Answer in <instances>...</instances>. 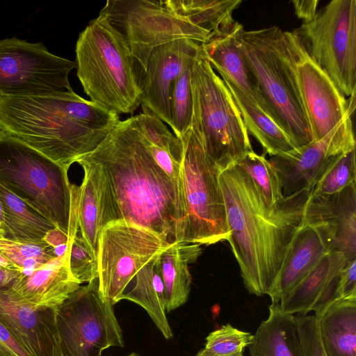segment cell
Returning <instances> with one entry per match:
<instances>
[{
	"instance_id": "1",
	"label": "cell",
	"mask_w": 356,
	"mask_h": 356,
	"mask_svg": "<svg viewBox=\"0 0 356 356\" xmlns=\"http://www.w3.org/2000/svg\"><path fill=\"white\" fill-rule=\"evenodd\" d=\"M76 163L91 175L100 232L110 222L122 221L175 241L184 216L181 202L132 116L120 120L94 151Z\"/></svg>"
},
{
	"instance_id": "2",
	"label": "cell",
	"mask_w": 356,
	"mask_h": 356,
	"mask_svg": "<svg viewBox=\"0 0 356 356\" xmlns=\"http://www.w3.org/2000/svg\"><path fill=\"white\" fill-rule=\"evenodd\" d=\"M229 236L247 291L267 295L285 250L303 218L309 191L296 193L269 207L257 187L238 164L219 176Z\"/></svg>"
},
{
	"instance_id": "3",
	"label": "cell",
	"mask_w": 356,
	"mask_h": 356,
	"mask_svg": "<svg viewBox=\"0 0 356 356\" xmlns=\"http://www.w3.org/2000/svg\"><path fill=\"white\" fill-rule=\"evenodd\" d=\"M119 121L118 114L73 90L0 97V133L67 170L94 151Z\"/></svg>"
},
{
	"instance_id": "4",
	"label": "cell",
	"mask_w": 356,
	"mask_h": 356,
	"mask_svg": "<svg viewBox=\"0 0 356 356\" xmlns=\"http://www.w3.org/2000/svg\"><path fill=\"white\" fill-rule=\"evenodd\" d=\"M245 62L256 85L263 111L295 148L312 141L284 31L277 26L239 35Z\"/></svg>"
},
{
	"instance_id": "5",
	"label": "cell",
	"mask_w": 356,
	"mask_h": 356,
	"mask_svg": "<svg viewBox=\"0 0 356 356\" xmlns=\"http://www.w3.org/2000/svg\"><path fill=\"white\" fill-rule=\"evenodd\" d=\"M76 75L90 101L117 114H133L141 104L134 58L122 36L99 15L79 33Z\"/></svg>"
},
{
	"instance_id": "6",
	"label": "cell",
	"mask_w": 356,
	"mask_h": 356,
	"mask_svg": "<svg viewBox=\"0 0 356 356\" xmlns=\"http://www.w3.org/2000/svg\"><path fill=\"white\" fill-rule=\"evenodd\" d=\"M68 170L0 133V184L72 237L77 234L79 186Z\"/></svg>"
},
{
	"instance_id": "7",
	"label": "cell",
	"mask_w": 356,
	"mask_h": 356,
	"mask_svg": "<svg viewBox=\"0 0 356 356\" xmlns=\"http://www.w3.org/2000/svg\"><path fill=\"white\" fill-rule=\"evenodd\" d=\"M191 129L221 171L253 151L232 95L201 50L191 74Z\"/></svg>"
},
{
	"instance_id": "8",
	"label": "cell",
	"mask_w": 356,
	"mask_h": 356,
	"mask_svg": "<svg viewBox=\"0 0 356 356\" xmlns=\"http://www.w3.org/2000/svg\"><path fill=\"white\" fill-rule=\"evenodd\" d=\"M180 139L186 211L175 241L209 245L227 241L222 171L191 128Z\"/></svg>"
},
{
	"instance_id": "9",
	"label": "cell",
	"mask_w": 356,
	"mask_h": 356,
	"mask_svg": "<svg viewBox=\"0 0 356 356\" xmlns=\"http://www.w3.org/2000/svg\"><path fill=\"white\" fill-rule=\"evenodd\" d=\"M293 32L345 96L356 93L355 0L330 1Z\"/></svg>"
},
{
	"instance_id": "10",
	"label": "cell",
	"mask_w": 356,
	"mask_h": 356,
	"mask_svg": "<svg viewBox=\"0 0 356 356\" xmlns=\"http://www.w3.org/2000/svg\"><path fill=\"white\" fill-rule=\"evenodd\" d=\"M99 14L122 36L143 70L154 48L181 39L203 44L211 35L161 1L108 0Z\"/></svg>"
},
{
	"instance_id": "11",
	"label": "cell",
	"mask_w": 356,
	"mask_h": 356,
	"mask_svg": "<svg viewBox=\"0 0 356 356\" xmlns=\"http://www.w3.org/2000/svg\"><path fill=\"white\" fill-rule=\"evenodd\" d=\"M113 306L101 296L97 278L73 292L56 312L62 356H102L109 347H123Z\"/></svg>"
},
{
	"instance_id": "12",
	"label": "cell",
	"mask_w": 356,
	"mask_h": 356,
	"mask_svg": "<svg viewBox=\"0 0 356 356\" xmlns=\"http://www.w3.org/2000/svg\"><path fill=\"white\" fill-rule=\"evenodd\" d=\"M171 242L157 234L122 221L101 231L97 251L99 290L114 305L137 272Z\"/></svg>"
},
{
	"instance_id": "13",
	"label": "cell",
	"mask_w": 356,
	"mask_h": 356,
	"mask_svg": "<svg viewBox=\"0 0 356 356\" xmlns=\"http://www.w3.org/2000/svg\"><path fill=\"white\" fill-rule=\"evenodd\" d=\"M76 63L48 51L41 42L0 40V97L73 90L69 81Z\"/></svg>"
},
{
	"instance_id": "14",
	"label": "cell",
	"mask_w": 356,
	"mask_h": 356,
	"mask_svg": "<svg viewBox=\"0 0 356 356\" xmlns=\"http://www.w3.org/2000/svg\"><path fill=\"white\" fill-rule=\"evenodd\" d=\"M312 141L328 134L355 108V94L349 99L309 57L293 31H284Z\"/></svg>"
},
{
	"instance_id": "15",
	"label": "cell",
	"mask_w": 356,
	"mask_h": 356,
	"mask_svg": "<svg viewBox=\"0 0 356 356\" xmlns=\"http://www.w3.org/2000/svg\"><path fill=\"white\" fill-rule=\"evenodd\" d=\"M352 115L348 114L321 140L270 156L268 161L279 175L284 197L310 191L337 158L355 147Z\"/></svg>"
},
{
	"instance_id": "16",
	"label": "cell",
	"mask_w": 356,
	"mask_h": 356,
	"mask_svg": "<svg viewBox=\"0 0 356 356\" xmlns=\"http://www.w3.org/2000/svg\"><path fill=\"white\" fill-rule=\"evenodd\" d=\"M201 50L195 41L177 40L154 48L150 53L140 82L141 105L172 127L171 95L174 83L184 68Z\"/></svg>"
},
{
	"instance_id": "17",
	"label": "cell",
	"mask_w": 356,
	"mask_h": 356,
	"mask_svg": "<svg viewBox=\"0 0 356 356\" xmlns=\"http://www.w3.org/2000/svg\"><path fill=\"white\" fill-rule=\"evenodd\" d=\"M57 309L31 304L12 286L0 289V322L32 356H62Z\"/></svg>"
},
{
	"instance_id": "18",
	"label": "cell",
	"mask_w": 356,
	"mask_h": 356,
	"mask_svg": "<svg viewBox=\"0 0 356 356\" xmlns=\"http://www.w3.org/2000/svg\"><path fill=\"white\" fill-rule=\"evenodd\" d=\"M332 240L325 227L302 221L285 250L280 269L267 295L280 302L327 252Z\"/></svg>"
},
{
	"instance_id": "19",
	"label": "cell",
	"mask_w": 356,
	"mask_h": 356,
	"mask_svg": "<svg viewBox=\"0 0 356 356\" xmlns=\"http://www.w3.org/2000/svg\"><path fill=\"white\" fill-rule=\"evenodd\" d=\"M302 221L325 227L332 251L343 253L347 261L356 259V181L334 194H309Z\"/></svg>"
},
{
	"instance_id": "20",
	"label": "cell",
	"mask_w": 356,
	"mask_h": 356,
	"mask_svg": "<svg viewBox=\"0 0 356 356\" xmlns=\"http://www.w3.org/2000/svg\"><path fill=\"white\" fill-rule=\"evenodd\" d=\"M348 261L343 253L325 254L302 280L280 302L282 309L291 314L306 315L311 311L318 318L339 296L341 269Z\"/></svg>"
},
{
	"instance_id": "21",
	"label": "cell",
	"mask_w": 356,
	"mask_h": 356,
	"mask_svg": "<svg viewBox=\"0 0 356 356\" xmlns=\"http://www.w3.org/2000/svg\"><path fill=\"white\" fill-rule=\"evenodd\" d=\"M243 29V25L232 19L200 44L207 59L221 75V79L237 88L261 110L256 85L239 45V35Z\"/></svg>"
},
{
	"instance_id": "22",
	"label": "cell",
	"mask_w": 356,
	"mask_h": 356,
	"mask_svg": "<svg viewBox=\"0 0 356 356\" xmlns=\"http://www.w3.org/2000/svg\"><path fill=\"white\" fill-rule=\"evenodd\" d=\"M68 259L67 243L62 254L29 273H22L12 285L13 289L32 305L58 309L81 286L70 273Z\"/></svg>"
},
{
	"instance_id": "23",
	"label": "cell",
	"mask_w": 356,
	"mask_h": 356,
	"mask_svg": "<svg viewBox=\"0 0 356 356\" xmlns=\"http://www.w3.org/2000/svg\"><path fill=\"white\" fill-rule=\"evenodd\" d=\"M317 321L326 356H356V296L336 300Z\"/></svg>"
},
{
	"instance_id": "24",
	"label": "cell",
	"mask_w": 356,
	"mask_h": 356,
	"mask_svg": "<svg viewBox=\"0 0 356 356\" xmlns=\"http://www.w3.org/2000/svg\"><path fill=\"white\" fill-rule=\"evenodd\" d=\"M248 346L250 356H303L293 314L271 303Z\"/></svg>"
},
{
	"instance_id": "25",
	"label": "cell",
	"mask_w": 356,
	"mask_h": 356,
	"mask_svg": "<svg viewBox=\"0 0 356 356\" xmlns=\"http://www.w3.org/2000/svg\"><path fill=\"white\" fill-rule=\"evenodd\" d=\"M202 251L200 244L174 241L160 254L166 313L188 300L192 282L189 264L197 261Z\"/></svg>"
},
{
	"instance_id": "26",
	"label": "cell",
	"mask_w": 356,
	"mask_h": 356,
	"mask_svg": "<svg viewBox=\"0 0 356 356\" xmlns=\"http://www.w3.org/2000/svg\"><path fill=\"white\" fill-rule=\"evenodd\" d=\"M161 254L150 259L137 272L134 287L124 293L121 300L132 301L143 307L163 336L170 339L173 334L166 317Z\"/></svg>"
},
{
	"instance_id": "27",
	"label": "cell",
	"mask_w": 356,
	"mask_h": 356,
	"mask_svg": "<svg viewBox=\"0 0 356 356\" xmlns=\"http://www.w3.org/2000/svg\"><path fill=\"white\" fill-rule=\"evenodd\" d=\"M224 82L237 105L248 131L262 146L264 153L273 156L295 149L285 133L270 117L237 88Z\"/></svg>"
},
{
	"instance_id": "28",
	"label": "cell",
	"mask_w": 356,
	"mask_h": 356,
	"mask_svg": "<svg viewBox=\"0 0 356 356\" xmlns=\"http://www.w3.org/2000/svg\"><path fill=\"white\" fill-rule=\"evenodd\" d=\"M7 238L17 240H43L56 227L44 216L0 184Z\"/></svg>"
},
{
	"instance_id": "29",
	"label": "cell",
	"mask_w": 356,
	"mask_h": 356,
	"mask_svg": "<svg viewBox=\"0 0 356 356\" xmlns=\"http://www.w3.org/2000/svg\"><path fill=\"white\" fill-rule=\"evenodd\" d=\"M161 3L197 27L212 33L233 19L241 0H167Z\"/></svg>"
},
{
	"instance_id": "30",
	"label": "cell",
	"mask_w": 356,
	"mask_h": 356,
	"mask_svg": "<svg viewBox=\"0 0 356 356\" xmlns=\"http://www.w3.org/2000/svg\"><path fill=\"white\" fill-rule=\"evenodd\" d=\"M236 163L248 174L269 207L285 200L279 175L265 153L257 154L252 151Z\"/></svg>"
},
{
	"instance_id": "31",
	"label": "cell",
	"mask_w": 356,
	"mask_h": 356,
	"mask_svg": "<svg viewBox=\"0 0 356 356\" xmlns=\"http://www.w3.org/2000/svg\"><path fill=\"white\" fill-rule=\"evenodd\" d=\"M0 254L20 271L29 273L56 257V249L44 240L0 238Z\"/></svg>"
},
{
	"instance_id": "32",
	"label": "cell",
	"mask_w": 356,
	"mask_h": 356,
	"mask_svg": "<svg viewBox=\"0 0 356 356\" xmlns=\"http://www.w3.org/2000/svg\"><path fill=\"white\" fill-rule=\"evenodd\" d=\"M84 176L79 186L78 225L81 237L97 256L100 234L97 193L90 172L83 168Z\"/></svg>"
},
{
	"instance_id": "33",
	"label": "cell",
	"mask_w": 356,
	"mask_h": 356,
	"mask_svg": "<svg viewBox=\"0 0 356 356\" xmlns=\"http://www.w3.org/2000/svg\"><path fill=\"white\" fill-rule=\"evenodd\" d=\"M143 113L132 116L136 127L145 140L168 152L178 163L183 156L180 138L172 134L164 122L142 105Z\"/></svg>"
},
{
	"instance_id": "34",
	"label": "cell",
	"mask_w": 356,
	"mask_h": 356,
	"mask_svg": "<svg viewBox=\"0 0 356 356\" xmlns=\"http://www.w3.org/2000/svg\"><path fill=\"white\" fill-rule=\"evenodd\" d=\"M194 61L184 68L175 81L172 91L170 104L172 129L179 138L191 128L193 115L191 74Z\"/></svg>"
},
{
	"instance_id": "35",
	"label": "cell",
	"mask_w": 356,
	"mask_h": 356,
	"mask_svg": "<svg viewBox=\"0 0 356 356\" xmlns=\"http://www.w3.org/2000/svg\"><path fill=\"white\" fill-rule=\"evenodd\" d=\"M356 181L355 147L337 158L310 190V195L340 192Z\"/></svg>"
},
{
	"instance_id": "36",
	"label": "cell",
	"mask_w": 356,
	"mask_h": 356,
	"mask_svg": "<svg viewBox=\"0 0 356 356\" xmlns=\"http://www.w3.org/2000/svg\"><path fill=\"white\" fill-rule=\"evenodd\" d=\"M253 334L225 324L210 332L204 349L216 356H228L243 353L252 343Z\"/></svg>"
},
{
	"instance_id": "37",
	"label": "cell",
	"mask_w": 356,
	"mask_h": 356,
	"mask_svg": "<svg viewBox=\"0 0 356 356\" xmlns=\"http://www.w3.org/2000/svg\"><path fill=\"white\" fill-rule=\"evenodd\" d=\"M68 245V264L74 278L80 284L97 278V256L85 240L76 234L70 238Z\"/></svg>"
},
{
	"instance_id": "38",
	"label": "cell",
	"mask_w": 356,
	"mask_h": 356,
	"mask_svg": "<svg viewBox=\"0 0 356 356\" xmlns=\"http://www.w3.org/2000/svg\"><path fill=\"white\" fill-rule=\"evenodd\" d=\"M294 316L303 356H326L320 341L317 318L307 314Z\"/></svg>"
},
{
	"instance_id": "39",
	"label": "cell",
	"mask_w": 356,
	"mask_h": 356,
	"mask_svg": "<svg viewBox=\"0 0 356 356\" xmlns=\"http://www.w3.org/2000/svg\"><path fill=\"white\" fill-rule=\"evenodd\" d=\"M339 298L356 296V259L348 261L339 275Z\"/></svg>"
},
{
	"instance_id": "40",
	"label": "cell",
	"mask_w": 356,
	"mask_h": 356,
	"mask_svg": "<svg viewBox=\"0 0 356 356\" xmlns=\"http://www.w3.org/2000/svg\"><path fill=\"white\" fill-rule=\"evenodd\" d=\"M0 356H32L1 322Z\"/></svg>"
},
{
	"instance_id": "41",
	"label": "cell",
	"mask_w": 356,
	"mask_h": 356,
	"mask_svg": "<svg viewBox=\"0 0 356 356\" xmlns=\"http://www.w3.org/2000/svg\"><path fill=\"white\" fill-rule=\"evenodd\" d=\"M291 3L294 7L296 16L302 22L312 19L317 13L318 0H296Z\"/></svg>"
},
{
	"instance_id": "42",
	"label": "cell",
	"mask_w": 356,
	"mask_h": 356,
	"mask_svg": "<svg viewBox=\"0 0 356 356\" xmlns=\"http://www.w3.org/2000/svg\"><path fill=\"white\" fill-rule=\"evenodd\" d=\"M67 234L63 232L60 229L56 227L55 229L49 232L43 238L47 243L51 245L55 248L65 245L70 240Z\"/></svg>"
},
{
	"instance_id": "43",
	"label": "cell",
	"mask_w": 356,
	"mask_h": 356,
	"mask_svg": "<svg viewBox=\"0 0 356 356\" xmlns=\"http://www.w3.org/2000/svg\"><path fill=\"white\" fill-rule=\"evenodd\" d=\"M22 273H24L20 270L0 266V289L12 286Z\"/></svg>"
},
{
	"instance_id": "44",
	"label": "cell",
	"mask_w": 356,
	"mask_h": 356,
	"mask_svg": "<svg viewBox=\"0 0 356 356\" xmlns=\"http://www.w3.org/2000/svg\"><path fill=\"white\" fill-rule=\"evenodd\" d=\"M0 228L5 232V219L3 204L0 199ZM6 233V232H5Z\"/></svg>"
},
{
	"instance_id": "45",
	"label": "cell",
	"mask_w": 356,
	"mask_h": 356,
	"mask_svg": "<svg viewBox=\"0 0 356 356\" xmlns=\"http://www.w3.org/2000/svg\"><path fill=\"white\" fill-rule=\"evenodd\" d=\"M195 356H216V355H213L207 353L204 348H202L196 354ZM228 356H244V355H243V353H237V354L228 355Z\"/></svg>"
},
{
	"instance_id": "46",
	"label": "cell",
	"mask_w": 356,
	"mask_h": 356,
	"mask_svg": "<svg viewBox=\"0 0 356 356\" xmlns=\"http://www.w3.org/2000/svg\"><path fill=\"white\" fill-rule=\"evenodd\" d=\"M4 237H6V234L5 232L1 228H0V238H4Z\"/></svg>"
},
{
	"instance_id": "47",
	"label": "cell",
	"mask_w": 356,
	"mask_h": 356,
	"mask_svg": "<svg viewBox=\"0 0 356 356\" xmlns=\"http://www.w3.org/2000/svg\"><path fill=\"white\" fill-rule=\"evenodd\" d=\"M127 356H140V355L136 353H131V354L128 355Z\"/></svg>"
}]
</instances>
